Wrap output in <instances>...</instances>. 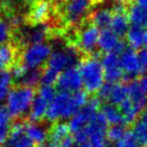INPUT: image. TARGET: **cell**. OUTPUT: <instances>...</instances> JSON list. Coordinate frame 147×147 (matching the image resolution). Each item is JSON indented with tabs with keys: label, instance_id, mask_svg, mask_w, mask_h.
Instances as JSON below:
<instances>
[{
	"label": "cell",
	"instance_id": "6da1fadb",
	"mask_svg": "<svg viewBox=\"0 0 147 147\" xmlns=\"http://www.w3.org/2000/svg\"><path fill=\"white\" fill-rule=\"evenodd\" d=\"M88 93L86 91L78 92H63L61 91L55 96L49 104L45 119L49 123L73 117L88 103Z\"/></svg>",
	"mask_w": 147,
	"mask_h": 147
},
{
	"label": "cell",
	"instance_id": "7a4b0ae2",
	"mask_svg": "<svg viewBox=\"0 0 147 147\" xmlns=\"http://www.w3.org/2000/svg\"><path fill=\"white\" fill-rule=\"evenodd\" d=\"M108 124L100 111L84 129L74 133V139L79 147H107Z\"/></svg>",
	"mask_w": 147,
	"mask_h": 147
},
{
	"label": "cell",
	"instance_id": "3957f363",
	"mask_svg": "<svg viewBox=\"0 0 147 147\" xmlns=\"http://www.w3.org/2000/svg\"><path fill=\"white\" fill-rule=\"evenodd\" d=\"M83 86L88 94H96L104 85L105 73L98 53L83 55L80 61Z\"/></svg>",
	"mask_w": 147,
	"mask_h": 147
},
{
	"label": "cell",
	"instance_id": "277c9868",
	"mask_svg": "<svg viewBox=\"0 0 147 147\" xmlns=\"http://www.w3.org/2000/svg\"><path fill=\"white\" fill-rule=\"evenodd\" d=\"M35 89L14 85L7 96V108L13 118H24L29 113L35 98Z\"/></svg>",
	"mask_w": 147,
	"mask_h": 147
},
{
	"label": "cell",
	"instance_id": "5b68a950",
	"mask_svg": "<svg viewBox=\"0 0 147 147\" xmlns=\"http://www.w3.org/2000/svg\"><path fill=\"white\" fill-rule=\"evenodd\" d=\"M28 7L24 15V22L29 26H37L51 20L55 16L53 0H27Z\"/></svg>",
	"mask_w": 147,
	"mask_h": 147
},
{
	"label": "cell",
	"instance_id": "8992f818",
	"mask_svg": "<svg viewBox=\"0 0 147 147\" xmlns=\"http://www.w3.org/2000/svg\"><path fill=\"white\" fill-rule=\"evenodd\" d=\"M51 55V47L47 43H34L26 45L22 49L20 61L29 69H39L47 63Z\"/></svg>",
	"mask_w": 147,
	"mask_h": 147
},
{
	"label": "cell",
	"instance_id": "52a82bcc",
	"mask_svg": "<svg viewBox=\"0 0 147 147\" xmlns=\"http://www.w3.org/2000/svg\"><path fill=\"white\" fill-rule=\"evenodd\" d=\"M55 91L53 86L41 85L35 95L34 101L28 113L27 120L30 122H42L47 116L49 104L55 96Z\"/></svg>",
	"mask_w": 147,
	"mask_h": 147
},
{
	"label": "cell",
	"instance_id": "ba28073f",
	"mask_svg": "<svg viewBox=\"0 0 147 147\" xmlns=\"http://www.w3.org/2000/svg\"><path fill=\"white\" fill-rule=\"evenodd\" d=\"M79 57H82V55L75 49L67 45L65 49H57L53 53H51L45 65L61 74L65 69L73 67L76 63V61Z\"/></svg>",
	"mask_w": 147,
	"mask_h": 147
},
{
	"label": "cell",
	"instance_id": "9c48e42d",
	"mask_svg": "<svg viewBox=\"0 0 147 147\" xmlns=\"http://www.w3.org/2000/svg\"><path fill=\"white\" fill-rule=\"evenodd\" d=\"M83 86V80L80 69L73 65L59 74L57 81V87L63 92H78Z\"/></svg>",
	"mask_w": 147,
	"mask_h": 147
},
{
	"label": "cell",
	"instance_id": "30bf717a",
	"mask_svg": "<svg viewBox=\"0 0 147 147\" xmlns=\"http://www.w3.org/2000/svg\"><path fill=\"white\" fill-rule=\"evenodd\" d=\"M105 79L107 82L116 84L124 81L125 74L120 63V55L116 53H106L102 59Z\"/></svg>",
	"mask_w": 147,
	"mask_h": 147
},
{
	"label": "cell",
	"instance_id": "8fae6325",
	"mask_svg": "<svg viewBox=\"0 0 147 147\" xmlns=\"http://www.w3.org/2000/svg\"><path fill=\"white\" fill-rule=\"evenodd\" d=\"M22 47L14 40L0 45V71H10L20 59Z\"/></svg>",
	"mask_w": 147,
	"mask_h": 147
},
{
	"label": "cell",
	"instance_id": "7c38bea8",
	"mask_svg": "<svg viewBox=\"0 0 147 147\" xmlns=\"http://www.w3.org/2000/svg\"><path fill=\"white\" fill-rule=\"evenodd\" d=\"M98 47L102 53H116L118 55H121L127 49L125 41L111 28L103 29L101 31Z\"/></svg>",
	"mask_w": 147,
	"mask_h": 147
},
{
	"label": "cell",
	"instance_id": "4fadbf2b",
	"mask_svg": "<svg viewBox=\"0 0 147 147\" xmlns=\"http://www.w3.org/2000/svg\"><path fill=\"white\" fill-rule=\"evenodd\" d=\"M120 63L125 74V81L133 80V78L141 77L143 75L138 59V53H135L133 49L127 47L120 55Z\"/></svg>",
	"mask_w": 147,
	"mask_h": 147
},
{
	"label": "cell",
	"instance_id": "5bb4252c",
	"mask_svg": "<svg viewBox=\"0 0 147 147\" xmlns=\"http://www.w3.org/2000/svg\"><path fill=\"white\" fill-rule=\"evenodd\" d=\"M69 124L63 122H57L51 123L49 127V147H59L67 137H69Z\"/></svg>",
	"mask_w": 147,
	"mask_h": 147
},
{
	"label": "cell",
	"instance_id": "9a60e30c",
	"mask_svg": "<svg viewBox=\"0 0 147 147\" xmlns=\"http://www.w3.org/2000/svg\"><path fill=\"white\" fill-rule=\"evenodd\" d=\"M25 134L34 146H40L49 138V128L41 125V122H30L27 120Z\"/></svg>",
	"mask_w": 147,
	"mask_h": 147
},
{
	"label": "cell",
	"instance_id": "2e32d148",
	"mask_svg": "<svg viewBox=\"0 0 147 147\" xmlns=\"http://www.w3.org/2000/svg\"><path fill=\"white\" fill-rule=\"evenodd\" d=\"M129 99L142 112L147 108V95L143 92L138 80L128 81Z\"/></svg>",
	"mask_w": 147,
	"mask_h": 147
},
{
	"label": "cell",
	"instance_id": "e0dca14e",
	"mask_svg": "<svg viewBox=\"0 0 147 147\" xmlns=\"http://www.w3.org/2000/svg\"><path fill=\"white\" fill-rule=\"evenodd\" d=\"M128 18L132 26L146 28L147 27V10L137 4L135 1L128 6Z\"/></svg>",
	"mask_w": 147,
	"mask_h": 147
},
{
	"label": "cell",
	"instance_id": "ac0fdd59",
	"mask_svg": "<svg viewBox=\"0 0 147 147\" xmlns=\"http://www.w3.org/2000/svg\"><path fill=\"white\" fill-rule=\"evenodd\" d=\"M121 110V113L124 118V124L126 126H130V125H134V123L138 120L139 116L142 112L137 108V106L130 100L127 99L125 100L122 104L119 106Z\"/></svg>",
	"mask_w": 147,
	"mask_h": 147
},
{
	"label": "cell",
	"instance_id": "d6986e66",
	"mask_svg": "<svg viewBox=\"0 0 147 147\" xmlns=\"http://www.w3.org/2000/svg\"><path fill=\"white\" fill-rule=\"evenodd\" d=\"M113 18V11L112 9L102 8L98 9L96 11H92L90 15V20L96 25L98 28L106 29L110 28L111 22Z\"/></svg>",
	"mask_w": 147,
	"mask_h": 147
},
{
	"label": "cell",
	"instance_id": "ffe728a7",
	"mask_svg": "<svg viewBox=\"0 0 147 147\" xmlns=\"http://www.w3.org/2000/svg\"><path fill=\"white\" fill-rule=\"evenodd\" d=\"M129 98L128 83H116L113 84L109 102L116 106H120L125 100Z\"/></svg>",
	"mask_w": 147,
	"mask_h": 147
},
{
	"label": "cell",
	"instance_id": "44dd1931",
	"mask_svg": "<svg viewBox=\"0 0 147 147\" xmlns=\"http://www.w3.org/2000/svg\"><path fill=\"white\" fill-rule=\"evenodd\" d=\"M101 112L106 118L107 122L111 125H116V124H124V118L121 113L120 108L113 105L111 103L109 104H105L101 107Z\"/></svg>",
	"mask_w": 147,
	"mask_h": 147
},
{
	"label": "cell",
	"instance_id": "7402d4cb",
	"mask_svg": "<svg viewBox=\"0 0 147 147\" xmlns=\"http://www.w3.org/2000/svg\"><path fill=\"white\" fill-rule=\"evenodd\" d=\"M125 37L126 42L133 49H140L144 45V30L141 27L131 26Z\"/></svg>",
	"mask_w": 147,
	"mask_h": 147
},
{
	"label": "cell",
	"instance_id": "603a6c76",
	"mask_svg": "<svg viewBox=\"0 0 147 147\" xmlns=\"http://www.w3.org/2000/svg\"><path fill=\"white\" fill-rule=\"evenodd\" d=\"M40 79H41V67L29 69L26 73V75L20 80V82L16 85H20V86H25V87L35 89L38 86L39 83H40Z\"/></svg>",
	"mask_w": 147,
	"mask_h": 147
},
{
	"label": "cell",
	"instance_id": "cb8c5ba5",
	"mask_svg": "<svg viewBox=\"0 0 147 147\" xmlns=\"http://www.w3.org/2000/svg\"><path fill=\"white\" fill-rule=\"evenodd\" d=\"M127 128L125 124L111 125L107 130V139L110 142H118L122 137L126 134Z\"/></svg>",
	"mask_w": 147,
	"mask_h": 147
},
{
	"label": "cell",
	"instance_id": "d4e9b609",
	"mask_svg": "<svg viewBox=\"0 0 147 147\" xmlns=\"http://www.w3.org/2000/svg\"><path fill=\"white\" fill-rule=\"evenodd\" d=\"M59 74L57 73L53 69H49L47 65H43L41 67V79L40 83L45 86H53L57 84V81L59 79Z\"/></svg>",
	"mask_w": 147,
	"mask_h": 147
},
{
	"label": "cell",
	"instance_id": "484cf974",
	"mask_svg": "<svg viewBox=\"0 0 147 147\" xmlns=\"http://www.w3.org/2000/svg\"><path fill=\"white\" fill-rule=\"evenodd\" d=\"M141 142L133 131H127L122 139L117 142L116 147H141Z\"/></svg>",
	"mask_w": 147,
	"mask_h": 147
},
{
	"label": "cell",
	"instance_id": "4316f807",
	"mask_svg": "<svg viewBox=\"0 0 147 147\" xmlns=\"http://www.w3.org/2000/svg\"><path fill=\"white\" fill-rule=\"evenodd\" d=\"M133 132L139 139L142 145L147 144V122L142 119L138 118V120L133 125Z\"/></svg>",
	"mask_w": 147,
	"mask_h": 147
},
{
	"label": "cell",
	"instance_id": "83f0119b",
	"mask_svg": "<svg viewBox=\"0 0 147 147\" xmlns=\"http://www.w3.org/2000/svg\"><path fill=\"white\" fill-rule=\"evenodd\" d=\"M9 145H11V147H34V144L29 140L26 134L22 135L18 138L10 139Z\"/></svg>",
	"mask_w": 147,
	"mask_h": 147
},
{
	"label": "cell",
	"instance_id": "f1b7e54d",
	"mask_svg": "<svg viewBox=\"0 0 147 147\" xmlns=\"http://www.w3.org/2000/svg\"><path fill=\"white\" fill-rule=\"evenodd\" d=\"M11 118H12V115L10 114L7 106H0V125L10 126Z\"/></svg>",
	"mask_w": 147,
	"mask_h": 147
},
{
	"label": "cell",
	"instance_id": "f546056e",
	"mask_svg": "<svg viewBox=\"0 0 147 147\" xmlns=\"http://www.w3.org/2000/svg\"><path fill=\"white\" fill-rule=\"evenodd\" d=\"M113 83H107L104 84L103 87L100 89V91L98 92V97L102 101H109V97H110L111 91H112Z\"/></svg>",
	"mask_w": 147,
	"mask_h": 147
},
{
	"label": "cell",
	"instance_id": "4dcf8cb0",
	"mask_svg": "<svg viewBox=\"0 0 147 147\" xmlns=\"http://www.w3.org/2000/svg\"><path fill=\"white\" fill-rule=\"evenodd\" d=\"M137 53H138V59L140 63L141 69H142V73L144 75L147 71V47L140 49Z\"/></svg>",
	"mask_w": 147,
	"mask_h": 147
},
{
	"label": "cell",
	"instance_id": "1f68e13d",
	"mask_svg": "<svg viewBox=\"0 0 147 147\" xmlns=\"http://www.w3.org/2000/svg\"><path fill=\"white\" fill-rule=\"evenodd\" d=\"M9 134H10V126L0 125V145H4V143L9 139Z\"/></svg>",
	"mask_w": 147,
	"mask_h": 147
},
{
	"label": "cell",
	"instance_id": "d6a6232c",
	"mask_svg": "<svg viewBox=\"0 0 147 147\" xmlns=\"http://www.w3.org/2000/svg\"><path fill=\"white\" fill-rule=\"evenodd\" d=\"M75 139H73L71 137H67L59 147H79L78 144L76 143V141H74Z\"/></svg>",
	"mask_w": 147,
	"mask_h": 147
},
{
	"label": "cell",
	"instance_id": "836d02e7",
	"mask_svg": "<svg viewBox=\"0 0 147 147\" xmlns=\"http://www.w3.org/2000/svg\"><path fill=\"white\" fill-rule=\"evenodd\" d=\"M138 82L140 84V87L142 88L143 92L147 95V75H142L138 80Z\"/></svg>",
	"mask_w": 147,
	"mask_h": 147
},
{
	"label": "cell",
	"instance_id": "e575fe53",
	"mask_svg": "<svg viewBox=\"0 0 147 147\" xmlns=\"http://www.w3.org/2000/svg\"><path fill=\"white\" fill-rule=\"evenodd\" d=\"M137 4H139L140 6H142L144 9L147 10V0H134Z\"/></svg>",
	"mask_w": 147,
	"mask_h": 147
},
{
	"label": "cell",
	"instance_id": "d590c367",
	"mask_svg": "<svg viewBox=\"0 0 147 147\" xmlns=\"http://www.w3.org/2000/svg\"><path fill=\"white\" fill-rule=\"evenodd\" d=\"M116 1H118V2H122V3H125V4H130V3H132L134 0H116Z\"/></svg>",
	"mask_w": 147,
	"mask_h": 147
},
{
	"label": "cell",
	"instance_id": "8d00e7d4",
	"mask_svg": "<svg viewBox=\"0 0 147 147\" xmlns=\"http://www.w3.org/2000/svg\"><path fill=\"white\" fill-rule=\"evenodd\" d=\"M144 45L147 47V27L144 30Z\"/></svg>",
	"mask_w": 147,
	"mask_h": 147
},
{
	"label": "cell",
	"instance_id": "74e56055",
	"mask_svg": "<svg viewBox=\"0 0 147 147\" xmlns=\"http://www.w3.org/2000/svg\"><path fill=\"white\" fill-rule=\"evenodd\" d=\"M93 1H94L95 5H97V4H99V3H102L103 1H105V0H93Z\"/></svg>",
	"mask_w": 147,
	"mask_h": 147
},
{
	"label": "cell",
	"instance_id": "f35d334b",
	"mask_svg": "<svg viewBox=\"0 0 147 147\" xmlns=\"http://www.w3.org/2000/svg\"><path fill=\"white\" fill-rule=\"evenodd\" d=\"M0 147H11V145L7 144V145H3V146H0Z\"/></svg>",
	"mask_w": 147,
	"mask_h": 147
},
{
	"label": "cell",
	"instance_id": "ab89813d",
	"mask_svg": "<svg viewBox=\"0 0 147 147\" xmlns=\"http://www.w3.org/2000/svg\"><path fill=\"white\" fill-rule=\"evenodd\" d=\"M37 147H49V145H47V146H43V145H40V146H37Z\"/></svg>",
	"mask_w": 147,
	"mask_h": 147
},
{
	"label": "cell",
	"instance_id": "60d3db41",
	"mask_svg": "<svg viewBox=\"0 0 147 147\" xmlns=\"http://www.w3.org/2000/svg\"><path fill=\"white\" fill-rule=\"evenodd\" d=\"M144 147H147V144H145V145H144Z\"/></svg>",
	"mask_w": 147,
	"mask_h": 147
},
{
	"label": "cell",
	"instance_id": "b9f144b4",
	"mask_svg": "<svg viewBox=\"0 0 147 147\" xmlns=\"http://www.w3.org/2000/svg\"><path fill=\"white\" fill-rule=\"evenodd\" d=\"M26 1H27V0H26Z\"/></svg>",
	"mask_w": 147,
	"mask_h": 147
}]
</instances>
